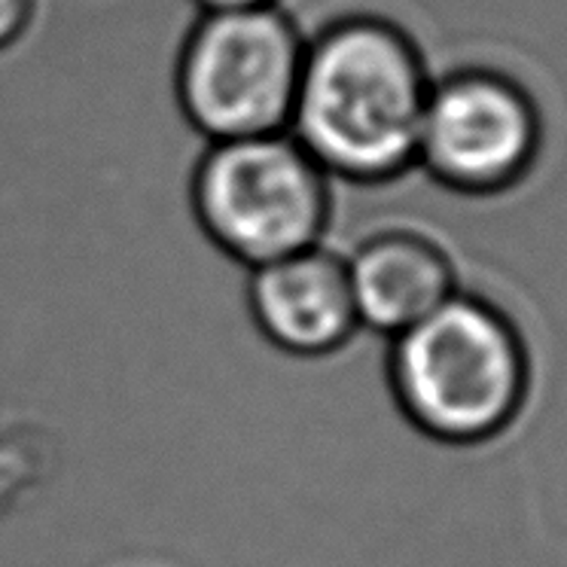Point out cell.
Listing matches in <instances>:
<instances>
[{"mask_svg":"<svg viewBox=\"0 0 567 567\" xmlns=\"http://www.w3.org/2000/svg\"><path fill=\"white\" fill-rule=\"evenodd\" d=\"M540 144L543 120L528 89L470 64L433 76L415 168L461 196H497L528 177Z\"/></svg>","mask_w":567,"mask_h":567,"instance_id":"obj_5","label":"cell"},{"mask_svg":"<svg viewBox=\"0 0 567 567\" xmlns=\"http://www.w3.org/2000/svg\"><path fill=\"white\" fill-rule=\"evenodd\" d=\"M198 13H226V10H259L281 7V0H196Z\"/></svg>","mask_w":567,"mask_h":567,"instance_id":"obj_9","label":"cell"},{"mask_svg":"<svg viewBox=\"0 0 567 567\" xmlns=\"http://www.w3.org/2000/svg\"><path fill=\"white\" fill-rule=\"evenodd\" d=\"M431 68L406 28L370 10L306 38L287 132L330 181L394 184L415 168Z\"/></svg>","mask_w":567,"mask_h":567,"instance_id":"obj_1","label":"cell"},{"mask_svg":"<svg viewBox=\"0 0 567 567\" xmlns=\"http://www.w3.org/2000/svg\"><path fill=\"white\" fill-rule=\"evenodd\" d=\"M330 184L290 132L214 141L189 174V208L210 245L257 269L321 245Z\"/></svg>","mask_w":567,"mask_h":567,"instance_id":"obj_3","label":"cell"},{"mask_svg":"<svg viewBox=\"0 0 567 567\" xmlns=\"http://www.w3.org/2000/svg\"><path fill=\"white\" fill-rule=\"evenodd\" d=\"M38 0H0V52L16 47L34 25Z\"/></svg>","mask_w":567,"mask_h":567,"instance_id":"obj_8","label":"cell"},{"mask_svg":"<svg viewBox=\"0 0 567 567\" xmlns=\"http://www.w3.org/2000/svg\"><path fill=\"white\" fill-rule=\"evenodd\" d=\"M358 323L394 339L455 293V266L433 238L384 229L346 257Z\"/></svg>","mask_w":567,"mask_h":567,"instance_id":"obj_7","label":"cell"},{"mask_svg":"<svg viewBox=\"0 0 567 567\" xmlns=\"http://www.w3.org/2000/svg\"><path fill=\"white\" fill-rule=\"evenodd\" d=\"M306 38L284 7L198 13L174 62L186 125L208 144L287 132Z\"/></svg>","mask_w":567,"mask_h":567,"instance_id":"obj_4","label":"cell"},{"mask_svg":"<svg viewBox=\"0 0 567 567\" xmlns=\"http://www.w3.org/2000/svg\"><path fill=\"white\" fill-rule=\"evenodd\" d=\"M388 382L424 436L449 445L492 440L528 394V351L504 311L452 293L391 339Z\"/></svg>","mask_w":567,"mask_h":567,"instance_id":"obj_2","label":"cell"},{"mask_svg":"<svg viewBox=\"0 0 567 567\" xmlns=\"http://www.w3.org/2000/svg\"><path fill=\"white\" fill-rule=\"evenodd\" d=\"M247 309L271 346L293 358H323L358 330L346 257L323 245L250 269Z\"/></svg>","mask_w":567,"mask_h":567,"instance_id":"obj_6","label":"cell"}]
</instances>
